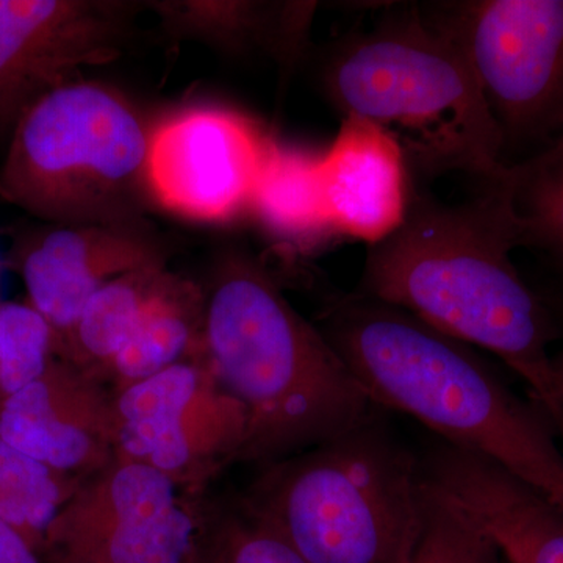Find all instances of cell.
Instances as JSON below:
<instances>
[{"label":"cell","instance_id":"cell-1","mask_svg":"<svg viewBox=\"0 0 563 563\" xmlns=\"http://www.w3.org/2000/svg\"><path fill=\"white\" fill-rule=\"evenodd\" d=\"M518 247L520 222L504 174L462 203L418 195L401 228L369 246L355 292L490 351L528 384L555 429L550 346L562 335L561 318L518 272Z\"/></svg>","mask_w":563,"mask_h":563},{"label":"cell","instance_id":"cell-2","mask_svg":"<svg viewBox=\"0 0 563 563\" xmlns=\"http://www.w3.org/2000/svg\"><path fill=\"white\" fill-rule=\"evenodd\" d=\"M324 333L376 407L498 463L563 512V453L543 410L515 395L468 344L398 307L332 296Z\"/></svg>","mask_w":563,"mask_h":563},{"label":"cell","instance_id":"cell-3","mask_svg":"<svg viewBox=\"0 0 563 563\" xmlns=\"http://www.w3.org/2000/svg\"><path fill=\"white\" fill-rule=\"evenodd\" d=\"M203 296V362L246 413L239 462H279L376 413L324 333L296 312L261 263L225 258Z\"/></svg>","mask_w":563,"mask_h":563},{"label":"cell","instance_id":"cell-4","mask_svg":"<svg viewBox=\"0 0 563 563\" xmlns=\"http://www.w3.org/2000/svg\"><path fill=\"white\" fill-rule=\"evenodd\" d=\"M322 81L344 117L385 129L422 176L462 172L487 184L509 165L472 63L417 7L344 38Z\"/></svg>","mask_w":563,"mask_h":563},{"label":"cell","instance_id":"cell-5","mask_svg":"<svg viewBox=\"0 0 563 563\" xmlns=\"http://www.w3.org/2000/svg\"><path fill=\"white\" fill-rule=\"evenodd\" d=\"M421 461L380 424L266 465L242 501L309 563H409L422 529Z\"/></svg>","mask_w":563,"mask_h":563},{"label":"cell","instance_id":"cell-6","mask_svg":"<svg viewBox=\"0 0 563 563\" xmlns=\"http://www.w3.org/2000/svg\"><path fill=\"white\" fill-rule=\"evenodd\" d=\"M11 132L3 201L51 224H128L147 191L150 131L124 96L70 80L33 102Z\"/></svg>","mask_w":563,"mask_h":563},{"label":"cell","instance_id":"cell-7","mask_svg":"<svg viewBox=\"0 0 563 563\" xmlns=\"http://www.w3.org/2000/svg\"><path fill=\"white\" fill-rule=\"evenodd\" d=\"M426 20L465 52L504 144L540 150L563 133V0H465Z\"/></svg>","mask_w":563,"mask_h":563},{"label":"cell","instance_id":"cell-8","mask_svg":"<svg viewBox=\"0 0 563 563\" xmlns=\"http://www.w3.org/2000/svg\"><path fill=\"white\" fill-rule=\"evenodd\" d=\"M168 476L117 461L81 481L41 547L43 563H195L207 512Z\"/></svg>","mask_w":563,"mask_h":563},{"label":"cell","instance_id":"cell-9","mask_svg":"<svg viewBox=\"0 0 563 563\" xmlns=\"http://www.w3.org/2000/svg\"><path fill=\"white\" fill-rule=\"evenodd\" d=\"M114 459L152 466L180 488L199 490L239 462L246 413L202 358L176 363L113 393Z\"/></svg>","mask_w":563,"mask_h":563},{"label":"cell","instance_id":"cell-10","mask_svg":"<svg viewBox=\"0 0 563 563\" xmlns=\"http://www.w3.org/2000/svg\"><path fill=\"white\" fill-rule=\"evenodd\" d=\"M273 143L240 111H176L150 132L147 191L166 210L188 220H233L251 209Z\"/></svg>","mask_w":563,"mask_h":563},{"label":"cell","instance_id":"cell-11","mask_svg":"<svg viewBox=\"0 0 563 563\" xmlns=\"http://www.w3.org/2000/svg\"><path fill=\"white\" fill-rule=\"evenodd\" d=\"M120 9L80 0H0V132L81 66L117 55Z\"/></svg>","mask_w":563,"mask_h":563},{"label":"cell","instance_id":"cell-12","mask_svg":"<svg viewBox=\"0 0 563 563\" xmlns=\"http://www.w3.org/2000/svg\"><path fill=\"white\" fill-rule=\"evenodd\" d=\"M113 393L95 374L55 357L0 404V437L55 472L87 479L114 461Z\"/></svg>","mask_w":563,"mask_h":563},{"label":"cell","instance_id":"cell-13","mask_svg":"<svg viewBox=\"0 0 563 563\" xmlns=\"http://www.w3.org/2000/svg\"><path fill=\"white\" fill-rule=\"evenodd\" d=\"M14 262L27 302L54 332L57 357L85 306L103 285L162 265V254L128 224H49L22 236Z\"/></svg>","mask_w":563,"mask_h":563},{"label":"cell","instance_id":"cell-14","mask_svg":"<svg viewBox=\"0 0 563 563\" xmlns=\"http://www.w3.org/2000/svg\"><path fill=\"white\" fill-rule=\"evenodd\" d=\"M422 474L495 544L506 563H563V512L498 463L443 442Z\"/></svg>","mask_w":563,"mask_h":563},{"label":"cell","instance_id":"cell-15","mask_svg":"<svg viewBox=\"0 0 563 563\" xmlns=\"http://www.w3.org/2000/svg\"><path fill=\"white\" fill-rule=\"evenodd\" d=\"M320 179L332 232L374 246L406 220L409 163L398 140L372 121L344 117L320 157Z\"/></svg>","mask_w":563,"mask_h":563},{"label":"cell","instance_id":"cell-16","mask_svg":"<svg viewBox=\"0 0 563 563\" xmlns=\"http://www.w3.org/2000/svg\"><path fill=\"white\" fill-rule=\"evenodd\" d=\"M203 312L201 288L168 274L103 380H111L117 393L176 363L202 358Z\"/></svg>","mask_w":563,"mask_h":563},{"label":"cell","instance_id":"cell-17","mask_svg":"<svg viewBox=\"0 0 563 563\" xmlns=\"http://www.w3.org/2000/svg\"><path fill=\"white\" fill-rule=\"evenodd\" d=\"M168 274L163 265L147 266L103 285L85 306L57 358L74 363L103 383L106 369L135 332Z\"/></svg>","mask_w":563,"mask_h":563},{"label":"cell","instance_id":"cell-18","mask_svg":"<svg viewBox=\"0 0 563 563\" xmlns=\"http://www.w3.org/2000/svg\"><path fill=\"white\" fill-rule=\"evenodd\" d=\"M251 210L288 243L312 244L332 232L322 199L320 157L273 143Z\"/></svg>","mask_w":563,"mask_h":563},{"label":"cell","instance_id":"cell-19","mask_svg":"<svg viewBox=\"0 0 563 563\" xmlns=\"http://www.w3.org/2000/svg\"><path fill=\"white\" fill-rule=\"evenodd\" d=\"M521 247L543 252L563 272V133L532 157L507 165Z\"/></svg>","mask_w":563,"mask_h":563},{"label":"cell","instance_id":"cell-20","mask_svg":"<svg viewBox=\"0 0 563 563\" xmlns=\"http://www.w3.org/2000/svg\"><path fill=\"white\" fill-rule=\"evenodd\" d=\"M84 479L55 472L0 437V520L40 555L58 510Z\"/></svg>","mask_w":563,"mask_h":563},{"label":"cell","instance_id":"cell-21","mask_svg":"<svg viewBox=\"0 0 563 563\" xmlns=\"http://www.w3.org/2000/svg\"><path fill=\"white\" fill-rule=\"evenodd\" d=\"M195 563H309L244 506L242 499L207 512Z\"/></svg>","mask_w":563,"mask_h":563},{"label":"cell","instance_id":"cell-22","mask_svg":"<svg viewBox=\"0 0 563 563\" xmlns=\"http://www.w3.org/2000/svg\"><path fill=\"white\" fill-rule=\"evenodd\" d=\"M409 563L506 562L492 540L424 479L421 536Z\"/></svg>","mask_w":563,"mask_h":563},{"label":"cell","instance_id":"cell-23","mask_svg":"<svg viewBox=\"0 0 563 563\" xmlns=\"http://www.w3.org/2000/svg\"><path fill=\"white\" fill-rule=\"evenodd\" d=\"M54 358V332L31 303H0V404L38 379Z\"/></svg>","mask_w":563,"mask_h":563},{"label":"cell","instance_id":"cell-24","mask_svg":"<svg viewBox=\"0 0 563 563\" xmlns=\"http://www.w3.org/2000/svg\"><path fill=\"white\" fill-rule=\"evenodd\" d=\"M0 563H43L31 544L0 520Z\"/></svg>","mask_w":563,"mask_h":563},{"label":"cell","instance_id":"cell-25","mask_svg":"<svg viewBox=\"0 0 563 563\" xmlns=\"http://www.w3.org/2000/svg\"><path fill=\"white\" fill-rule=\"evenodd\" d=\"M553 372L555 390H558L559 409H561V418H559L555 432L563 439V347L558 354L553 355Z\"/></svg>","mask_w":563,"mask_h":563},{"label":"cell","instance_id":"cell-26","mask_svg":"<svg viewBox=\"0 0 563 563\" xmlns=\"http://www.w3.org/2000/svg\"><path fill=\"white\" fill-rule=\"evenodd\" d=\"M551 303H553L555 313H558L559 318H561V320H562V318H563V285H562L561 291H559L558 298H555V302H551Z\"/></svg>","mask_w":563,"mask_h":563}]
</instances>
